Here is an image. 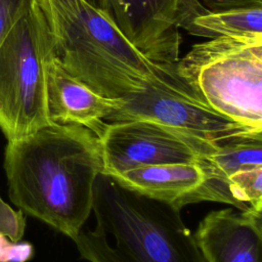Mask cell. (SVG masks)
<instances>
[{
  "label": "cell",
  "mask_w": 262,
  "mask_h": 262,
  "mask_svg": "<svg viewBox=\"0 0 262 262\" xmlns=\"http://www.w3.org/2000/svg\"><path fill=\"white\" fill-rule=\"evenodd\" d=\"M103 173L166 164H201L216 148L210 141L148 120L106 123L98 134Z\"/></svg>",
  "instance_id": "6"
},
{
  "label": "cell",
  "mask_w": 262,
  "mask_h": 262,
  "mask_svg": "<svg viewBox=\"0 0 262 262\" xmlns=\"http://www.w3.org/2000/svg\"><path fill=\"white\" fill-rule=\"evenodd\" d=\"M66 69L114 102L143 92L176 62L152 59L101 8L86 0H40Z\"/></svg>",
  "instance_id": "3"
},
{
  "label": "cell",
  "mask_w": 262,
  "mask_h": 262,
  "mask_svg": "<svg viewBox=\"0 0 262 262\" xmlns=\"http://www.w3.org/2000/svg\"><path fill=\"white\" fill-rule=\"evenodd\" d=\"M208 162L224 181L239 171L262 167V131H247L218 140Z\"/></svg>",
  "instance_id": "12"
},
{
  "label": "cell",
  "mask_w": 262,
  "mask_h": 262,
  "mask_svg": "<svg viewBox=\"0 0 262 262\" xmlns=\"http://www.w3.org/2000/svg\"><path fill=\"white\" fill-rule=\"evenodd\" d=\"M93 229L73 239L89 262H205L180 209L99 173L93 185Z\"/></svg>",
  "instance_id": "2"
},
{
  "label": "cell",
  "mask_w": 262,
  "mask_h": 262,
  "mask_svg": "<svg viewBox=\"0 0 262 262\" xmlns=\"http://www.w3.org/2000/svg\"><path fill=\"white\" fill-rule=\"evenodd\" d=\"M125 186L169 203L181 210L199 202L225 203L239 210L228 181L216 176L208 159L201 164H166L140 167L114 176Z\"/></svg>",
  "instance_id": "7"
},
{
  "label": "cell",
  "mask_w": 262,
  "mask_h": 262,
  "mask_svg": "<svg viewBox=\"0 0 262 262\" xmlns=\"http://www.w3.org/2000/svg\"><path fill=\"white\" fill-rule=\"evenodd\" d=\"M178 0H99L122 33L152 59L176 62L180 35L176 26Z\"/></svg>",
  "instance_id": "8"
},
{
  "label": "cell",
  "mask_w": 262,
  "mask_h": 262,
  "mask_svg": "<svg viewBox=\"0 0 262 262\" xmlns=\"http://www.w3.org/2000/svg\"><path fill=\"white\" fill-rule=\"evenodd\" d=\"M26 228V219L21 210H13L0 196V233L13 243L21 239Z\"/></svg>",
  "instance_id": "14"
},
{
  "label": "cell",
  "mask_w": 262,
  "mask_h": 262,
  "mask_svg": "<svg viewBox=\"0 0 262 262\" xmlns=\"http://www.w3.org/2000/svg\"><path fill=\"white\" fill-rule=\"evenodd\" d=\"M4 169L12 203L74 239L90 215L93 185L103 171L100 141L83 126L49 123L7 142Z\"/></svg>",
  "instance_id": "1"
},
{
  "label": "cell",
  "mask_w": 262,
  "mask_h": 262,
  "mask_svg": "<svg viewBox=\"0 0 262 262\" xmlns=\"http://www.w3.org/2000/svg\"><path fill=\"white\" fill-rule=\"evenodd\" d=\"M176 26L196 37L262 34V6L210 9L200 0H178Z\"/></svg>",
  "instance_id": "11"
},
{
  "label": "cell",
  "mask_w": 262,
  "mask_h": 262,
  "mask_svg": "<svg viewBox=\"0 0 262 262\" xmlns=\"http://www.w3.org/2000/svg\"><path fill=\"white\" fill-rule=\"evenodd\" d=\"M86 1H88V2H90L91 4L96 5V6L99 7V0H86Z\"/></svg>",
  "instance_id": "18"
},
{
  "label": "cell",
  "mask_w": 262,
  "mask_h": 262,
  "mask_svg": "<svg viewBox=\"0 0 262 262\" xmlns=\"http://www.w3.org/2000/svg\"><path fill=\"white\" fill-rule=\"evenodd\" d=\"M33 255L28 243H13L0 233V262H25Z\"/></svg>",
  "instance_id": "16"
},
{
  "label": "cell",
  "mask_w": 262,
  "mask_h": 262,
  "mask_svg": "<svg viewBox=\"0 0 262 262\" xmlns=\"http://www.w3.org/2000/svg\"><path fill=\"white\" fill-rule=\"evenodd\" d=\"M193 235L205 262H262L260 211H212Z\"/></svg>",
  "instance_id": "9"
},
{
  "label": "cell",
  "mask_w": 262,
  "mask_h": 262,
  "mask_svg": "<svg viewBox=\"0 0 262 262\" xmlns=\"http://www.w3.org/2000/svg\"><path fill=\"white\" fill-rule=\"evenodd\" d=\"M228 187L239 211L262 212V167L236 172L228 178Z\"/></svg>",
  "instance_id": "13"
},
{
  "label": "cell",
  "mask_w": 262,
  "mask_h": 262,
  "mask_svg": "<svg viewBox=\"0 0 262 262\" xmlns=\"http://www.w3.org/2000/svg\"><path fill=\"white\" fill-rule=\"evenodd\" d=\"M210 9H229L246 6H262V0H200Z\"/></svg>",
  "instance_id": "17"
},
{
  "label": "cell",
  "mask_w": 262,
  "mask_h": 262,
  "mask_svg": "<svg viewBox=\"0 0 262 262\" xmlns=\"http://www.w3.org/2000/svg\"><path fill=\"white\" fill-rule=\"evenodd\" d=\"M55 55L52 34L35 1L0 44V129L7 141L24 138L50 122L46 71Z\"/></svg>",
  "instance_id": "5"
},
{
  "label": "cell",
  "mask_w": 262,
  "mask_h": 262,
  "mask_svg": "<svg viewBox=\"0 0 262 262\" xmlns=\"http://www.w3.org/2000/svg\"><path fill=\"white\" fill-rule=\"evenodd\" d=\"M176 69L214 111L262 131V34L194 44Z\"/></svg>",
  "instance_id": "4"
},
{
  "label": "cell",
  "mask_w": 262,
  "mask_h": 262,
  "mask_svg": "<svg viewBox=\"0 0 262 262\" xmlns=\"http://www.w3.org/2000/svg\"><path fill=\"white\" fill-rule=\"evenodd\" d=\"M46 106L50 123L83 126L98 136L116 104L72 75L55 53L47 64Z\"/></svg>",
  "instance_id": "10"
},
{
  "label": "cell",
  "mask_w": 262,
  "mask_h": 262,
  "mask_svg": "<svg viewBox=\"0 0 262 262\" xmlns=\"http://www.w3.org/2000/svg\"><path fill=\"white\" fill-rule=\"evenodd\" d=\"M35 1L40 0H0V44Z\"/></svg>",
  "instance_id": "15"
}]
</instances>
